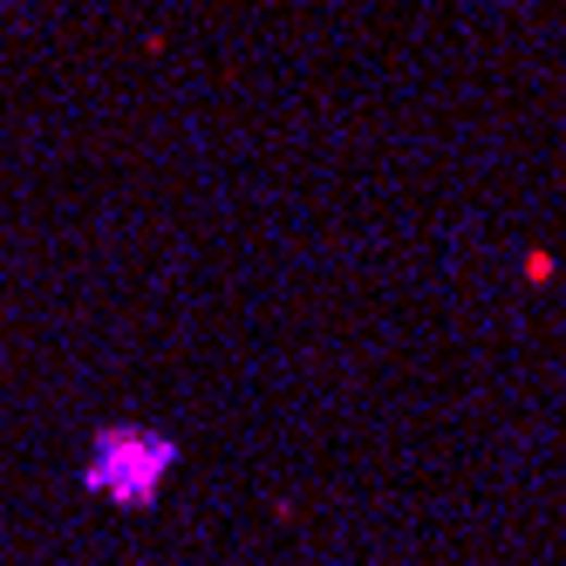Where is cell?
I'll list each match as a JSON object with an SVG mask.
<instances>
[{"label":"cell","instance_id":"7a4b0ae2","mask_svg":"<svg viewBox=\"0 0 566 566\" xmlns=\"http://www.w3.org/2000/svg\"><path fill=\"white\" fill-rule=\"evenodd\" d=\"M526 280H553V253H526Z\"/></svg>","mask_w":566,"mask_h":566},{"label":"cell","instance_id":"6da1fadb","mask_svg":"<svg viewBox=\"0 0 566 566\" xmlns=\"http://www.w3.org/2000/svg\"><path fill=\"white\" fill-rule=\"evenodd\" d=\"M185 465V444L150 423V417H110L83 436V457H75V484L83 499H96L102 512H158L164 484Z\"/></svg>","mask_w":566,"mask_h":566}]
</instances>
